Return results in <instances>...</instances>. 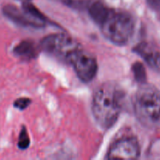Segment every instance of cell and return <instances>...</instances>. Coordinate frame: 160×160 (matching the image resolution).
<instances>
[{
  "label": "cell",
  "instance_id": "cell-1",
  "mask_svg": "<svg viewBox=\"0 0 160 160\" xmlns=\"http://www.w3.org/2000/svg\"><path fill=\"white\" fill-rule=\"evenodd\" d=\"M123 92L118 86L103 84L95 92L92 100V113L97 123L104 129L115 123L123 104Z\"/></svg>",
  "mask_w": 160,
  "mask_h": 160
},
{
  "label": "cell",
  "instance_id": "cell-2",
  "mask_svg": "<svg viewBox=\"0 0 160 160\" xmlns=\"http://www.w3.org/2000/svg\"><path fill=\"white\" fill-rule=\"evenodd\" d=\"M99 27L108 41L116 45H125L133 37L136 23L130 13L111 9Z\"/></svg>",
  "mask_w": 160,
  "mask_h": 160
},
{
  "label": "cell",
  "instance_id": "cell-3",
  "mask_svg": "<svg viewBox=\"0 0 160 160\" xmlns=\"http://www.w3.org/2000/svg\"><path fill=\"white\" fill-rule=\"evenodd\" d=\"M134 109L136 117L147 125L160 119V92L152 85L143 84L136 94Z\"/></svg>",
  "mask_w": 160,
  "mask_h": 160
},
{
  "label": "cell",
  "instance_id": "cell-4",
  "mask_svg": "<svg viewBox=\"0 0 160 160\" xmlns=\"http://www.w3.org/2000/svg\"><path fill=\"white\" fill-rule=\"evenodd\" d=\"M40 46L47 53L66 61L78 49L80 45L73 38L64 34H53L41 40Z\"/></svg>",
  "mask_w": 160,
  "mask_h": 160
},
{
  "label": "cell",
  "instance_id": "cell-5",
  "mask_svg": "<svg viewBox=\"0 0 160 160\" xmlns=\"http://www.w3.org/2000/svg\"><path fill=\"white\" fill-rule=\"evenodd\" d=\"M67 62L73 67L77 76L83 82H89L97 75L98 70L97 59L92 54L81 48L70 56Z\"/></svg>",
  "mask_w": 160,
  "mask_h": 160
},
{
  "label": "cell",
  "instance_id": "cell-6",
  "mask_svg": "<svg viewBox=\"0 0 160 160\" xmlns=\"http://www.w3.org/2000/svg\"><path fill=\"white\" fill-rule=\"evenodd\" d=\"M141 154L139 142L134 137H125L118 139L110 147L107 159H136Z\"/></svg>",
  "mask_w": 160,
  "mask_h": 160
},
{
  "label": "cell",
  "instance_id": "cell-7",
  "mask_svg": "<svg viewBox=\"0 0 160 160\" xmlns=\"http://www.w3.org/2000/svg\"><path fill=\"white\" fill-rule=\"evenodd\" d=\"M3 13L9 20L22 27L42 28L46 24L45 22L35 18L23 9H20L13 5H6L3 6Z\"/></svg>",
  "mask_w": 160,
  "mask_h": 160
},
{
  "label": "cell",
  "instance_id": "cell-8",
  "mask_svg": "<svg viewBox=\"0 0 160 160\" xmlns=\"http://www.w3.org/2000/svg\"><path fill=\"white\" fill-rule=\"evenodd\" d=\"M133 51L139 55L146 63L156 70H160V52L152 48L147 42H141L133 48Z\"/></svg>",
  "mask_w": 160,
  "mask_h": 160
},
{
  "label": "cell",
  "instance_id": "cell-9",
  "mask_svg": "<svg viewBox=\"0 0 160 160\" xmlns=\"http://www.w3.org/2000/svg\"><path fill=\"white\" fill-rule=\"evenodd\" d=\"M89 17L97 24L100 25L111 11V8L100 1H93L87 5Z\"/></svg>",
  "mask_w": 160,
  "mask_h": 160
},
{
  "label": "cell",
  "instance_id": "cell-10",
  "mask_svg": "<svg viewBox=\"0 0 160 160\" xmlns=\"http://www.w3.org/2000/svg\"><path fill=\"white\" fill-rule=\"evenodd\" d=\"M14 53L19 57L24 59H33L37 56L39 53V48L30 41H22L13 49Z\"/></svg>",
  "mask_w": 160,
  "mask_h": 160
},
{
  "label": "cell",
  "instance_id": "cell-11",
  "mask_svg": "<svg viewBox=\"0 0 160 160\" xmlns=\"http://www.w3.org/2000/svg\"><path fill=\"white\" fill-rule=\"evenodd\" d=\"M133 77L138 83L144 84L146 81V70L141 62H136L132 66Z\"/></svg>",
  "mask_w": 160,
  "mask_h": 160
},
{
  "label": "cell",
  "instance_id": "cell-12",
  "mask_svg": "<svg viewBox=\"0 0 160 160\" xmlns=\"http://www.w3.org/2000/svg\"><path fill=\"white\" fill-rule=\"evenodd\" d=\"M30 145V138L28 135V133L27 131V129L23 127L20 131V134L18 138V142H17V146L20 149H26L28 148Z\"/></svg>",
  "mask_w": 160,
  "mask_h": 160
},
{
  "label": "cell",
  "instance_id": "cell-13",
  "mask_svg": "<svg viewBox=\"0 0 160 160\" xmlns=\"http://www.w3.org/2000/svg\"><path fill=\"white\" fill-rule=\"evenodd\" d=\"M31 104V99L28 98H17L13 103L14 107H16L17 109H20V110H24L26 108H28L29 106V105Z\"/></svg>",
  "mask_w": 160,
  "mask_h": 160
},
{
  "label": "cell",
  "instance_id": "cell-14",
  "mask_svg": "<svg viewBox=\"0 0 160 160\" xmlns=\"http://www.w3.org/2000/svg\"><path fill=\"white\" fill-rule=\"evenodd\" d=\"M149 7L160 17V0H146Z\"/></svg>",
  "mask_w": 160,
  "mask_h": 160
},
{
  "label": "cell",
  "instance_id": "cell-15",
  "mask_svg": "<svg viewBox=\"0 0 160 160\" xmlns=\"http://www.w3.org/2000/svg\"><path fill=\"white\" fill-rule=\"evenodd\" d=\"M21 1H24V2H28V1H31V0H21Z\"/></svg>",
  "mask_w": 160,
  "mask_h": 160
}]
</instances>
